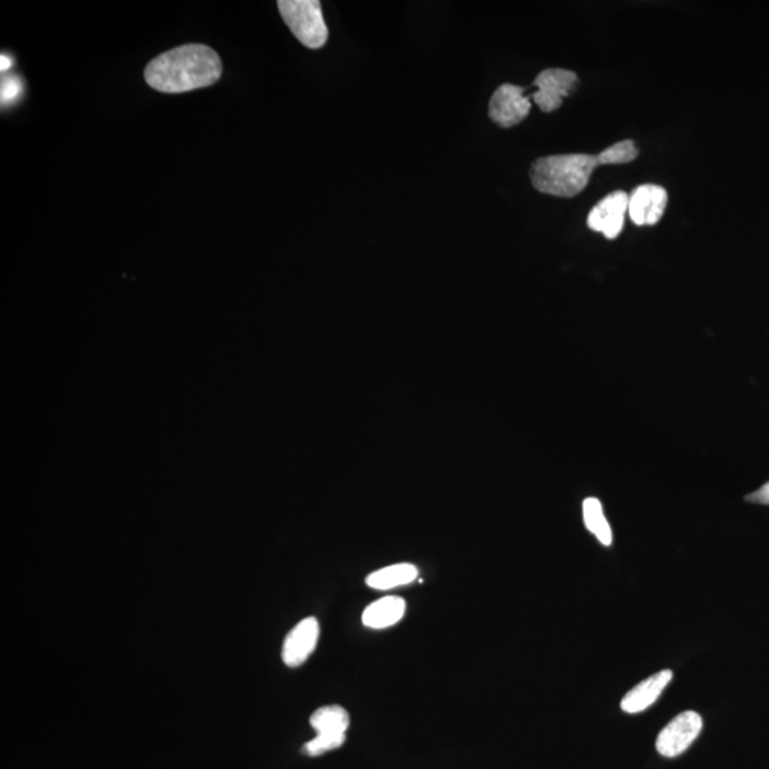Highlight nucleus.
I'll use <instances>...</instances> for the list:
<instances>
[{"instance_id":"dca6fc26","label":"nucleus","mask_w":769,"mask_h":769,"mask_svg":"<svg viewBox=\"0 0 769 769\" xmlns=\"http://www.w3.org/2000/svg\"><path fill=\"white\" fill-rule=\"evenodd\" d=\"M21 94V83L15 79V77H9V79L2 83V101L8 103L13 99H16Z\"/></svg>"},{"instance_id":"4468645a","label":"nucleus","mask_w":769,"mask_h":769,"mask_svg":"<svg viewBox=\"0 0 769 769\" xmlns=\"http://www.w3.org/2000/svg\"><path fill=\"white\" fill-rule=\"evenodd\" d=\"M583 518L587 531L593 533L603 546H610L612 543L611 528L607 522L600 500L596 497H587L583 501Z\"/></svg>"},{"instance_id":"ddd939ff","label":"nucleus","mask_w":769,"mask_h":769,"mask_svg":"<svg viewBox=\"0 0 769 769\" xmlns=\"http://www.w3.org/2000/svg\"><path fill=\"white\" fill-rule=\"evenodd\" d=\"M417 578V566L398 563L376 570V572L368 575L365 582L368 587L374 588V591L385 592L393 591V588L396 587L407 586V584L414 582Z\"/></svg>"},{"instance_id":"2eb2a0df","label":"nucleus","mask_w":769,"mask_h":769,"mask_svg":"<svg viewBox=\"0 0 769 769\" xmlns=\"http://www.w3.org/2000/svg\"><path fill=\"white\" fill-rule=\"evenodd\" d=\"M638 150L633 140L616 142L597 154L600 165L628 164L637 159Z\"/></svg>"},{"instance_id":"423d86ee","label":"nucleus","mask_w":769,"mask_h":769,"mask_svg":"<svg viewBox=\"0 0 769 769\" xmlns=\"http://www.w3.org/2000/svg\"><path fill=\"white\" fill-rule=\"evenodd\" d=\"M702 730L703 718L698 712H681L658 734L657 751L662 757H679L693 745Z\"/></svg>"},{"instance_id":"0eeeda50","label":"nucleus","mask_w":769,"mask_h":769,"mask_svg":"<svg viewBox=\"0 0 769 769\" xmlns=\"http://www.w3.org/2000/svg\"><path fill=\"white\" fill-rule=\"evenodd\" d=\"M524 87L501 85L497 87L489 103V117L497 126L509 128L522 123L531 113V96L526 98Z\"/></svg>"},{"instance_id":"f3484780","label":"nucleus","mask_w":769,"mask_h":769,"mask_svg":"<svg viewBox=\"0 0 769 769\" xmlns=\"http://www.w3.org/2000/svg\"><path fill=\"white\" fill-rule=\"evenodd\" d=\"M748 501L759 505H769V482L762 487H759L757 492L747 496Z\"/></svg>"},{"instance_id":"a211bd4d","label":"nucleus","mask_w":769,"mask_h":769,"mask_svg":"<svg viewBox=\"0 0 769 769\" xmlns=\"http://www.w3.org/2000/svg\"><path fill=\"white\" fill-rule=\"evenodd\" d=\"M2 64H0V67H2V72L8 71L9 67H11V59L7 57V54H2Z\"/></svg>"},{"instance_id":"9d476101","label":"nucleus","mask_w":769,"mask_h":769,"mask_svg":"<svg viewBox=\"0 0 769 769\" xmlns=\"http://www.w3.org/2000/svg\"><path fill=\"white\" fill-rule=\"evenodd\" d=\"M667 201L666 188L656 184H644L635 188L629 200V214L635 225H654L665 215Z\"/></svg>"},{"instance_id":"6e6552de","label":"nucleus","mask_w":769,"mask_h":769,"mask_svg":"<svg viewBox=\"0 0 769 769\" xmlns=\"http://www.w3.org/2000/svg\"><path fill=\"white\" fill-rule=\"evenodd\" d=\"M629 200L625 191H615L603 198L588 214V228L609 239L619 237L623 232L625 213H629Z\"/></svg>"},{"instance_id":"f8f14e48","label":"nucleus","mask_w":769,"mask_h":769,"mask_svg":"<svg viewBox=\"0 0 769 769\" xmlns=\"http://www.w3.org/2000/svg\"><path fill=\"white\" fill-rule=\"evenodd\" d=\"M405 611H407V601L402 597H382L367 607L362 615V623L372 630L389 629L404 619Z\"/></svg>"},{"instance_id":"20e7f679","label":"nucleus","mask_w":769,"mask_h":769,"mask_svg":"<svg viewBox=\"0 0 769 769\" xmlns=\"http://www.w3.org/2000/svg\"><path fill=\"white\" fill-rule=\"evenodd\" d=\"M310 724L317 731V736L303 745V753L310 757H320L343 747L351 718L344 707L325 706L312 714Z\"/></svg>"},{"instance_id":"9b49d317","label":"nucleus","mask_w":769,"mask_h":769,"mask_svg":"<svg viewBox=\"0 0 769 769\" xmlns=\"http://www.w3.org/2000/svg\"><path fill=\"white\" fill-rule=\"evenodd\" d=\"M672 671L662 670L635 685L621 699V710L629 714L646 711L660 698L662 691L671 683Z\"/></svg>"},{"instance_id":"7ed1b4c3","label":"nucleus","mask_w":769,"mask_h":769,"mask_svg":"<svg viewBox=\"0 0 769 769\" xmlns=\"http://www.w3.org/2000/svg\"><path fill=\"white\" fill-rule=\"evenodd\" d=\"M278 11L294 36L308 49L324 48L328 27L318 0H280Z\"/></svg>"},{"instance_id":"f03ea898","label":"nucleus","mask_w":769,"mask_h":769,"mask_svg":"<svg viewBox=\"0 0 769 769\" xmlns=\"http://www.w3.org/2000/svg\"><path fill=\"white\" fill-rule=\"evenodd\" d=\"M600 165L592 154H557L537 159L532 164L533 187L543 195L572 198L584 190Z\"/></svg>"},{"instance_id":"f257e3e1","label":"nucleus","mask_w":769,"mask_h":769,"mask_svg":"<svg viewBox=\"0 0 769 769\" xmlns=\"http://www.w3.org/2000/svg\"><path fill=\"white\" fill-rule=\"evenodd\" d=\"M223 73V63L206 45L190 44L161 53L147 64L145 77L151 89L161 94H186L213 86Z\"/></svg>"},{"instance_id":"1a4fd4ad","label":"nucleus","mask_w":769,"mask_h":769,"mask_svg":"<svg viewBox=\"0 0 769 769\" xmlns=\"http://www.w3.org/2000/svg\"><path fill=\"white\" fill-rule=\"evenodd\" d=\"M320 623L315 617H307L287 634L283 644V661L289 669H297L315 652L320 640Z\"/></svg>"},{"instance_id":"39448f33","label":"nucleus","mask_w":769,"mask_h":769,"mask_svg":"<svg viewBox=\"0 0 769 769\" xmlns=\"http://www.w3.org/2000/svg\"><path fill=\"white\" fill-rule=\"evenodd\" d=\"M537 87L531 98L543 113H551L559 109L565 98H569L579 86V77L566 69H546L538 73L533 82Z\"/></svg>"}]
</instances>
